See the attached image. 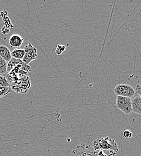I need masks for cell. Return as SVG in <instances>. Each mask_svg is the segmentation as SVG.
Returning a JSON list of instances; mask_svg holds the SVG:
<instances>
[{
    "mask_svg": "<svg viewBox=\"0 0 141 156\" xmlns=\"http://www.w3.org/2000/svg\"><path fill=\"white\" fill-rule=\"evenodd\" d=\"M114 91L117 96L129 98H132L134 96L136 93L135 88L127 84H120L117 85L115 87Z\"/></svg>",
    "mask_w": 141,
    "mask_h": 156,
    "instance_id": "cell-4",
    "label": "cell"
},
{
    "mask_svg": "<svg viewBox=\"0 0 141 156\" xmlns=\"http://www.w3.org/2000/svg\"><path fill=\"white\" fill-rule=\"evenodd\" d=\"M97 156H110L109 155H107L106 154L103 150H99L98 151V153H97Z\"/></svg>",
    "mask_w": 141,
    "mask_h": 156,
    "instance_id": "cell-17",
    "label": "cell"
},
{
    "mask_svg": "<svg viewBox=\"0 0 141 156\" xmlns=\"http://www.w3.org/2000/svg\"><path fill=\"white\" fill-rule=\"evenodd\" d=\"M0 87H10V83L7 79L0 75Z\"/></svg>",
    "mask_w": 141,
    "mask_h": 156,
    "instance_id": "cell-13",
    "label": "cell"
},
{
    "mask_svg": "<svg viewBox=\"0 0 141 156\" xmlns=\"http://www.w3.org/2000/svg\"><path fill=\"white\" fill-rule=\"evenodd\" d=\"M12 57L13 58L22 60L25 56V51L24 49H15L12 52H11Z\"/></svg>",
    "mask_w": 141,
    "mask_h": 156,
    "instance_id": "cell-9",
    "label": "cell"
},
{
    "mask_svg": "<svg viewBox=\"0 0 141 156\" xmlns=\"http://www.w3.org/2000/svg\"><path fill=\"white\" fill-rule=\"evenodd\" d=\"M116 108L127 115L132 112L131 98L117 96Z\"/></svg>",
    "mask_w": 141,
    "mask_h": 156,
    "instance_id": "cell-3",
    "label": "cell"
},
{
    "mask_svg": "<svg viewBox=\"0 0 141 156\" xmlns=\"http://www.w3.org/2000/svg\"><path fill=\"white\" fill-rule=\"evenodd\" d=\"M0 57L7 62H9L11 60L12 58L11 52L8 47L2 44L0 45Z\"/></svg>",
    "mask_w": 141,
    "mask_h": 156,
    "instance_id": "cell-8",
    "label": "cell"
},
{
    "mask_svg": "<svg viewBox=\"0 0 141 156\" xmlns=\"http://www.w3.org/2000/svg\"><path fill=\"white\" fill-rule=\"evenodd\" d=\"M23 49L25 51V56L22 61L25 64L28 65L31 61L37 58V49L33 46L31 43L25 45Z\"/></svg>",
    "mask_w": 141,
    "mask_h": 156,
    "instance_id": "cell-5",
    "label": "cell"
},
{
    "mask_svg": "<svg viewBox=\"0 0 141 156\" xmlns=\"http://www.w3.org/2000/svg\"><path fill=\"white\" fill-rule=\"evenodd\" d=\"M7 72V62L0 57V75Z\"/></svg>",
    "mask_w": 141,
    "mask_h": 156,
    "instance_id": "cell-11",
    "label": "cell"
},
{
    "mask_svg": "<svg viewBox=\"0 0 141 156\" xmlns=\"http://www.w3.org/2000/svg\"><path fill=\"white\" fill-rule=\"evenodd\" d=\"M132 112L141 115V98L136 96L131 98Z\"/></svg>",
    "mask_w": 141,
    "mask_h": 156,
    "instance_id": "cell-7",
    "label": "cell"
},
{
    "mask_svg": "<svg viewBox=\"0 0 141 156\" xmlns=\"http://www.w3.org/2000/svg\"><path fill=\"white\" fill-rule=\"evenodd\" d=\"M23 61L22 60L12 58L11 59V60L7 63V72L9 73L15 67L20 64Z\"/></svg>",
    "mask_w": 141,
    "mask_h": 156,
    "instance_id": "cell-10",
    "label": "cell"
},
{
    "mask_svg": "<svg viewBox=\"0 0 141 156\" xmlns=\"http://www.w3.org/2000/svg\"><path fill=\"white\" fill-rule=\"evenodd\" d=\"M10 87H0V98H4L10 93Z\"/></svg>",
    "mask_w": 141,
    "mask_h": 156,
    "instance_id": "cell-12",
    "label": "cell"
},
{
    "mask_svg": "<svg viewBox=\"0 0 141 156\" xmlns=\"http://www.w3.org/2000/svg\"><path fill=\"white\" fill-rule=\"evenodd\" d=\"M132 132L129 130H125L122 133V136L125 139H130L132 137Z\"/></svg>",
    "mask_w": 141,
    "mask_h": 156,
    "instance_id": "cell-15",
    "label": "cell"
},
{
    "mask_svg": "<svg viewBox=\"0 0 141 156\" xmlns=\"http://www.w3.org/2000/svg\"><path fill=\"white\" fill-rule=\"evenodd\" d=\"M92 147L96 151L109 150L110 151L118 153L119 150L117 144L115 141L109 137H102L94 140Z\"/></svg>",
    "mask_w": 141,
    "mask_h": 156,
    "instance_id": "cell-1",
    "label": "cell"
},
{
    "mask_svg": "<svg viewBox=\"0 0 141 156\" xmlns=\"http://www.w3.org/2000/svg\"><path fill=\"white\" fill-rule=\"evenodd\" d=\"M67 49V47L64 45L62 44H58L57 48L55 49V53L58 55H61Z\"/></svg>",
    "mask_w": 141,
    "mask_h": 156,
    "instance_id": "cell-14",
    "label": "cell"
},
{
    "mask_svg": "<svg viewBox=\"0 0 141 156\" xmlns=\"http://www.w3.org/2000/svg\"><path fill=\"white\" fill-rule=\"evenodd\" d=\"M135 90L136 93H137L139 96V97L141 98V84L136 85Z\"/></svg>",
    "mask_w": 141,
    "mask_h": 156,
    "instance_id": "cell-16",
    "label": "cell"
},
{
    "mask_svg": "<svg viewBox=\"0 0 141 156\" xmlns=\"http://www.w3.org/2000/svg\"><path fill=\"white\" fill-rule=\"evenodd\" d=\"M24 39L19 34H13L9 39V44L16 49L20 48L23 42Z\"/></svg>",
    "mask_w": 141,
    "mask_h": 156,
    "instance_id": "cell-6",
    "label": "cell"
},
{
    "mask_svg": "<svg viewBox=\"0 0 141 156\" xmlns=\"http://www.w3.org/2000/svg\"><path fill=\"white\" fill-rule=\"evenodd\" d=\"M98 151L92 146L82 144L76 146L72 151L70 156H97Z\"/></svg>",
    "mask_w": 141,
    "mask_h": 156,
    "instance_id": "cell-2",
    "label": "cell"
}]
</instances>
